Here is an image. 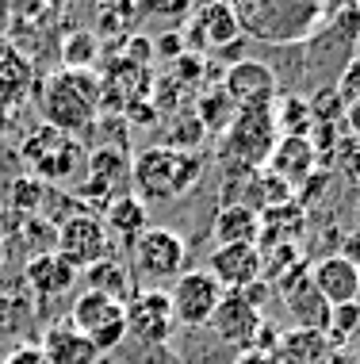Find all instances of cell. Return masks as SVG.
Masks as SVG:
<instances>
[{
    "mask_svg": "<svg viewBox=\"0 0 360 364\" xmlns=\"http://www.w3.org/2000/svg\"><path fill=\"white\" fill-rule=\"evenodd\" d=\"M326 4L318 0H241L234 4L241 35L268 46H303L326 23Z\"/></svg>",
    "mask_w": 360,
    "mask_h": 364,
    "instance_id": "obj_1",
    "label": "cell"
},
{
    "mask_svg": "<svg viewBox=\"0 0 360 364\" xmlns=\"http://www.w3.org/2000/svg\"><path fill=\"white\" fill-rule=\"evenodd\" d=\"M38 112L43 127L62 134H81L100 115V73L92 70H58L38 88Z\"/></svg>",
    "mask_w": 360,
    "mask_h": 364,
    "instance_id": "obj_2",
    "label": "cell"
},
{
    "mask_svg": "<svg viewBox=\"0 0 360 364\" xmlns=\"http://www.w3.org/2000/svg\"><path fill=\"white\" fill-rule=\"evenodd\" d=\"M203 169V154H184L169 150V146H150L131 157V192L138 200H177V196L192 192L200 184Z\"/></svg>",
    "mask_w": 360,
    "mask_h": 364,
    "instance_id": "obj_3",
    "label": "cell"
},
{
    "mask_svg": "<svg viewBox=\"0 0 360 364\" xmlns=\"http://www.w3.org/2000/svg\"><path fill=\"white\" fill-rule=\"evenodd\" d=\"M280 142L276 131V115H272V104H257V107H234V119L222 131L219 150L234 169L257 173L268 165L272 150Z\"/></svg>",
    "mask_w": 360,
    "mask_h": 364,
    "instance_id": "obj_4",
    "label": "cell"
},
{
    "mask_svg": "<svg viewBox=\"0 0 360 364\" xmlns=\"http://www.w3.org/2000/svg\"><path fill=\"white\" fill-rule=\"evenodd\" d=\"M126 253H131L126 269H131L134 284H146V288L153 284V288H158V284H173L184 272L188 242H184L177 230H169V226H150Z\"/></svg>",
    "mask_w": 360,
    "mask_h": 364,
    "instance_id": "obj_5",
    "label": "cell"
},
{
    "mask_svg": "<svg viewBox=\"0 0 360 364\" xmlns=\"http://www.w3.org/2000/svg\"><path fill=\"white\" fill-rule=\"evenodd\" d=\"M19 157L31 169L27 176H35L38 184L50 188V184H65L77 173V165H81V142L62 134V131H54V127L38 123L23 139V146H19Z\"/></svg>",
    "mask_w": 360,
    "mask_h": 364,
    "instance_id": "obj_6",
    "label": "cell"
},
{
    "mask_svg": "<svg viewBox=\"0 0 360 364\" xmlns=\"http://www.w3.org/2000/svg\"><path fill=\"white\" fill-rule=\"evenodd\" d=\"M54 253L62 257L70 269L81 277L84 269H92L96 261L111 257V238L104 230L100 215L92 211H73L58 223V234H54Z\"/></svg>",
    "mask_w": 360,
    "mask_h": 364,
    "instance_id": "obj_7",
    "label": "cell"
},
{
    "mask_svg": "<svg viewBox=\"0 0 360 364\" xmlns=\"http://www.w3.org/2000/svg\"><path fill=\"white\" fill-rule=\"evenodd\" d=\"M70 326L104 357V353L119 349V341L126 338V311L123 303H111L96 291H81L70 307Z\"/></svg>",
    "mask_w": 360,
    "mask_h": 364,
    "instance_id": "obj_8",
    "label": "cell"
},
{
    "mask_svg": "<svg viewBox=\"0 0 360 364\" xmlns=\"http://www.w3.org/2000/svg\"><path fill=\"white\" fill-rule=\"evenodd\" d=\"M165 295H169V307H173V322L188 326V330H200L211 322V314H215V307L222 303L227 291H222V284L207 269H184Z\"/></svg>",
    "mask_w": 360,
    "mask_h": 364,
    "instance_id": "obj_9",
    "label": "cell"
},
{
    "mask_svg": "<svg viewBox=\"0 0 360 364\" xmlns=\"http://www.w3.org/2000/svg\"><path fill=\"white\" fill-rule=\"evenodd\" d=\"M123 192H131V157H126V150L123 146H96V150H89L81 200H89L104 211Z\"/></svg>",
    "mask_w": 360,
    "mask_h": 364,
    "instance_id": "obj_10",
    "label": "cell"
},
{
    "mask_svg": "<svg viewBox=\"0 0 360 364\" xmlns=\"http://www.w3.org/2000/svg\"><path fill=\"white\" fill-rule=\"evenodd\" d=\"M222 92L234 107H257V104H276L280 96V77L268 62L261 58H238L222 73Z\"/></svg>",
    "mask_w": 360,
    "mask_h": 364,
    "instance_id": "obj_11",
    "label": "cell"
},
{
    "mask_svg": "<svg viewBox=\"0 0 360 364\" xmlns=\"http://www.w3.org/2000/svg\"><path fill=\"white\" fill-rule=\"evenodd\" d=\"M123 311H126V338L142 341V346H165L173 326H177L169 295L161 288H142Z\"/></svg>",
    "mask_w": 360,
    "mask_h": 364,
    "instance_id": "obj_12",
    "label": "cell"
},
{
    "mask_svg": "<svg viewBox=\"0 0 360 364\" xmlns=\"http://www.w3.org/2000/svg\"><path fill=\"white\" fill-rule=\"evenodd\" d=\"M207 326L219 338V346L249 353L253 346H257L261 330H265V318H261V311H253L238 291H227V295H222V303L215 307V314H211Z\"/></svg>",
    "mask_w": 360,
    "mask_h": 364,
    "instance_id": "obj_13",
    "label": "cell"
},
{
    "mask_svg": "<svg viewBox=\"0 0 360 364\" xmlns=\"http://www.w3.org/2000/svg\"><path fill=\"white\" fill-rule=\"evenodd\" d=\"M184 46L196 50H230L241 43V27L234 16V4H200L192 8V23L184 27Z\"/></svg>",
    "mask_w": 360,
    "mask_h": 364,
    "instance_id": "obj_14",
    "label": "cell"
},
{
    "mask_svg": "<svg viewBox=\"0 0 360 364\" xmlns=\"http://www.w3.org/2000/svg\"><path fill=\"white\" fill-rule=\"evenodd\" d=\"M207 272L222 284V291H241L265 280V253H261V245H215Z\"/></svg>",
    "mask_w": 360,
    "mask_h": 364,
    "instance_id": "obj_15",
    "label": "cell"
},
{
    "mask_svg": "<svg viewBox=\"0 0 360 364\" xmlns=\"http://www.w3.org/2000/svg\"><path fill=\"white\" fill-rule=\"evenodd\" d=\"M284 303L291 311V318H295V330H307V333H322L326 338V326H329V303L322 299V295L315 291V284H310V277L303 269H295L288 277L284 288Z\"/></svg>",
    "mask_w": 360,
    "mask_h": 364,
    "instance_id": "obj_16",
    "label": "cell"
},
{
    "mask_svg": "<svg viewBox=\"0 0 360 364\" xmlns=\"http://www.w3.org/2000/svg\"><path fill=\"white\" fill-rule=\"evenodd\" d=\"M315 291L322 295L329 307H342V303H356V288H360V264L345 253H334V257H322L315 269L307 272Z\"/></svg>",
    "mask_w": 360,
    "mask_h": 364,
    "instance_id": "obj_17",
    "label": "cell"
},
{
    "mask_svg": "<svg viewBox=\"0 0 360 364\" xmlns=\"http://www.w3.org/2000/svg\"><path fill=\"white\" fill-rule=\"evenodd\" d=\"M100 223H104V230H108L111 245L119 242V245L131 250V245L150 230V208H146L134 192H123V196H115L108 208H104Z\"/></svg>",
    "mask_w": 360,
    "mask_h": 364,
    "instance_id": "obj_18",
    "label": "cell"
},
{
    "mask_svg": "<svg viewBox=\"0 0 360 364\" xmlns=\"http://www.w3.org/2000/svg\"><path fill=\"white\" fill-rule=\"evenodd\" d=\"M265 169H268L272 176H280L288 188H295V184H307L310 176H315V169H318L315 139H310V134H307V139H280Z\"/></svg>",
    "mask_w": 360,
    "mask_h": 364,
    "instance_id": "obj_19",
    "label": "cell"
},
{
    "mask_svg": "<svg viewBox=\"0 0 360 364\" xmlns=\"http://www.w3.org/2000/svg\"><path fill=\"white\" fill-rule=\"evenodd\" d=\"M81 277H84V284H89L84 291H96V295H104V299H111V303H123V307L142 291L138 284H134L131 269H126V261H119L115 253L104 257V261H96L92 269L81 272Z\"/></svg>",
    "mask_w": 360,
    "mask_h": 364,
    "instance_id": "obj_20",
    "label": "cell"
},
{
    "mask_svg": "<svg viewBox=\"0 0 360 364\" xmlns=\"http://www.w3.org/2000/svg\"><path fill=\"white\" fill-rule=\"evenodd\" d=\"M23 284L38 295V299H54V295H65V291L73 288V284H77V272L50 250V253H38V257L27 261Z\"/></svg>",
    "mask_w": 360,
    "mask_h": 364,
    "instance_id": "obj_21",
    "label": "cell"
},
{
    "mask_svg": "<svg viewBox=\"0 0 360 364\" xmlns=\"http://www.w3.org/2000/svg\"><path fill=\"white\" fill-rule=\"evenodd\" d=\"M38 353H43L46 364H100V353H96L89 341H84L81 333L70 326V322L46 330Z\"/></svg>",
    "mask_w": 360,
    "mask_h": 364,
    "instance_id": "obj_22",
    "label": "cell"
},
{
    "mask_svg": "<svg viewBox=\"0 0 360 364\" xmlns=\"http://www.w3.org/2000/svg\"><path fill=\"white\" fill-rule=\"evenodd\" d=\"M261 238V211L249 203H222L215 215V242L219 245H257Z\"/></svg>",
    "mask_w": 360,
    "mask_h": 364,
    "instance_id": "obj_23",
    "label": "cell"
},
{
    "mask_svg": "<svg viewBox=\"0 0 360 364\" xmlns=\"http://www.w3.org/2000/svg\"><path fill=\"white\" fill-rule=\"evenodd\" d=\"M326 353L322 333H307V330H291L284 338H276V346L268 349L272 364H318Z\"/></svg>",
    "mask_w": 360,
    "mask_h": 364,
    "instance_id": "obj_24",
    "label": "cell"
},
{
    "mask_svg": "<svg viewBox=\"0 0 360 364\" xmlns=\"http://www.w3.org/2000/svg\"><path fill=\"white\" fill-rule=\"evenodd\" d=\"M58 50H62V70H92L100 58V43L96 31H70Z\"/></svg>",
    "mask_w": 360,
    "mask_h": 364,
    "instance_id": "obj_25",
    "label": "cell"
},
{
    "mask_svg": "<svg viewBox=\"0 0 360 364\" xmlns=\"http://www.w3.org/2000/svg\"><path fill=\"white\" fill-rule=\"evenodd\" d=\"M203 139H207V127L196 119V112H184V115H177V119L169 123L161 146H169V150H184V154H200Z\"/></svg>",
    "mask_w": 360,
    "mask_h": 364,
    "instance_id": "obj_26",
    "label": "cell"
},
{
    "mask_svg": "<svg viewBox=\"0 0 360 364\" xmlns=\"http://www.w3.org/2000/svg\"><path fill=\"white\" fill-rule=\"evenodd\" d=\"M43 200H46V184H38L35 176H19V181H12L8 203H12L16 215H23V219H38Z\"/></svg>",
    "mask_w": 360,
    "mask_h": 364,
    "instance_id": "obj_27",
    "label": "cell"
},
{
    "mask_svg": "<svg viewBox=\"0 0 360 364\" xmlns=\"http://www.w3.org/2000/svg\"><path fill=\"white\" fill-rule=\"evenodd\" d=\"M31 85V65L16 54L0 58V100H19Z\"/></svg>",
    "mask_w": 360,
    "mask_h": 364,
    "instance_id": "obj_28",
    "label": "cell"
},
{
    "mask_svg": "<svg viewBox=\"0 0 360 364\" xmlns=\"http://www.w3.org/2000/svg\"><path fill=\"white\" fill-rule=\"evenodd\" d=\"M196 119L207 127V131H227V123L234 119V104L227 100V92L215 88V92H203L196 104Z\"/></svg>",
    "mask_w": 360,
    "mask_h": 364,
    "instance_id": "obj_29",
    "label": "cell"
},
{
    "mask_svg": "<svg viewBox=\"0 0 360 364\" xmlns=\"http://www.w3.org/2000/svg\"><path fill=\"white\" fill-rule=\"evenodd\" d=\"M360 330V303H342V307L329 311V326H326V338L334 346H342L345 338H353Z\"/></svg>",
    "mask_w": 360,
    "mask_h": 364,
    "instance_id": "obj_30",
    "label": "cell"
},
{
    "mask_svg": "<svg viewBox=\"0 0 360 364\" xmlns=\"http://www.w3.org/2000/svg\"><path fill=\"white\" fill-rule=\"evenodd\" d=\"M142 16V8L138 4H115V8H100V31L96 35H115V31H123V35H134L131 31V23Z\"/></svg>",
    "mask_w": 360,
    "mask_h": 364,
    "instance_id": "obj_31",
    "label": "cell"
},
{
    "mask_svg": "<svg viewBox=\"0 0 360 364\" xmlns=\"http://www.w3.org/2000/svg\"><path fill=\"white\" fill-rule=\"evenodd\" d=\"M334 92H337V100H342L345 107L353 104V100H360V65L356 62H349L345 70H342V77L334 81Z\"/></svg>",
    "mask_w": 360,
    "mask_h": 364,
    "instance_id": "obj_32",
    "label": "cell"
},
{
    "mask_svg": "<svg viewBox=\"0 0 360 364\" xmlns=\"http://www.w3.org/2000/svg\"><path fill=\"white\" fill-rule=\"evenodd\" d=\"M142 12H150V16H169V19H184V16H192V8L184 4V0H153V4H146Z\"/></svg>",
    "mask_w": 360,
    "mask_h": 364,
    "instance_id": "obj_33",
    "label": "cell"
},
{
    "mask_svg": "<svg viewBox=\"0 0 360 364\" xmlns=\"http://www.w3.org/2000/svg\"><path fill=\"white\" fill-rule=\"evenodd\" d=\"M153 50H161V58H173V62H177V58L184 54V35L180 31H165L158 43H153Z\"/></svg>",
    "mask_w": 360,
    "mask_h": 364,
    "instance_id": "obj_34",
    "label": "cell"
},
{
    "mask_svg": "<svg viewBox=\"0 0 360 364\" xmlns=\"http://www.w3.org/2000/svg\"><path fill=\"white\" fill-rule=\"evenodd\" d=\"M4 364H46V360H43V353H38V346H16L12 357Z\"/></svg>",
    "mask_w": 360,
    "mask_h": 364,
    "instance_id": "obj_35",
    "label": "cell"
},
{
    "mask_svg": "<svg viewBox=\"0 0 360 364\" xmlns=\"http://www.w3.org/2000/svg\"><path fill=\"white\" fill-rule=\"evenodd\" d=\"M342 123H345L349 131H353L356 139H360V100H353V104L345 107V119H342Z\"/></svg>",
    "mask_w": 360,
    "mask_h": 364,
    "instance_id": "obj_36",
    "label": "cell"
},
{
    "mask_svg": "<svg viewBox=\"0 0 360 364\" xmlns=\"http://www.w3.org/2000/svg\"><path fill=\"white\" fill-rule=\"evenodd\" d=\"M234 364H272V357H268V353H257V349H249V353H241V357H238Z\"/></svg>",
    "mask_w": 360,
    "mask_h": 364,
    "instance_id": "obj_37",
    "label": "cell"
},
{
    "mask_svg": "<svg viewBox=\"0 0 360 364\" xmlns=\"http://www.w3.org/2000/svg\"><path fill=\"white\" fill-rule=\"evenodd\" d=\"M353 62L360 65V35H356V43H353Z\"/></svg>",
    "mask_w": 360,
    "mask_h": 364,
    "instance_id": "obj_38",
    "label": "cell"
},
{
    "mask_svg": "<svg viewBox=\"0 0 360 364\" xmlns=\"http://www.w3.org/2000/svg\"><path fill=\"white\" fill-rule=\"evenodd\" d=\"M0 272H4V250H0Z\"/></svg>",
    "mask_w": 360,
    "mask_h": 364,
    "instance_id": "obj_39",
    "label": "cell"
},
{
    "mask_svg": "<svg viewBox=\"0 0 360 364\" xmlns=\"http://www.w3.org/2000/svg\"><path fill=\"white\" fill-rule=\"evenodd\" d=\"M356 303H360V288H356Z\"/></svg>",
    "mask_w": 360,
    "mask_h": 364,
    "instance_id": "obj_40",
    "label": "cell"
}]
</instances>
